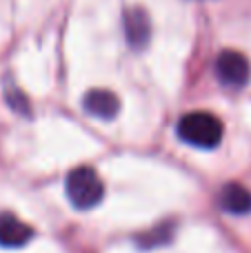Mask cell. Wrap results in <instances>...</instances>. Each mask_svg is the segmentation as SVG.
I'll return each mask as SVG.
<instances>
[{"label": "cell", "instance_id": "cell-1", "mask_svg": "<svg viewBox=\"0 0 251 253\" xmlns=\"http://www.w3.org/2000/svg\"><path fill=\"white\" fill-rule=\"evenodd\" d=\"M178 135L182 142L198 149H213L222 140V123L207 111H194L180 118Z\"/></svg>", "mask_w": 251, "mask_h": 253}, {"label": "cell", "instance_id": "cell-2", "mask_svg": "<svg viewBox=\"0 0 251 253\" xmlns=\"http://www.w3.org/2000/svg\"><path fill=\"white\" fill-rule=\"evenodd\" d=\"M65 189H67V198L76 209H91L105 196V187L102 180L91 167H76L67 173L65 180Z\"/></svg>", "mask_w": 251, "mask_h": 253}, {"label": "cell", "instance_id": "cell-3", "mask_svg": "<svg viewBox=\"0 0 251 253\" xmlns=\"http://www.w3.org/2000/svg\"><path fill=\"white\" fill-rule=\"evenodd\" d=\"M216 74L220 83L229 89H240L247 84L251 67L249 60L238 51H222L216 62Z\"/></svg>", "mask_w": 251, "mask_h": 253}, {"label": "cell", "instance_id": "cell-4", "mask_svg": "<svg viewBox=\"0 0 251 253\" xmlns=\"http://www.w3.org/2000/svg\"><path fill=\"white\" fill-rule=\"evenodd\" d=\"M34 238V229L13 213H0V247L18 249Z\"/></svg>", "mask_w": 251, "mask_h": 253}, {"label": "cell", "instance_id": "cell-5", "mask_svg": "<svg viewBox=\"0 0 251 253\" xmlns=\"http://www.w3.org/2000/svg\"><path fill=\"white\" fill-rule=\"evenodd\" d=\"M125 36H127V42L133 49L147 47L151 36V22L145 9L131 7L125 11Z\"/></svg>", "mask_w": 251, "mask_h": 253}, {"label": "cell", "instance_id": "cell-6", "mask_svg": "<svg viewBox=\"0 0 251 253\" xmlns=\"http://www.w3.org/2000/svg\"><path fill=\"white\" fill-rule=\"evenodd\" d=\"M83 107L89 116H96V118L109 120L118 114L120 109V100L114 91H107V89H93L84 96Z\"/></svg>", "mask_w": 251, "mask_h": 253}, {"label": "cell", "instance_id": "cell-7", "mask_svg": "<svg viewBox=\"0 0 251 253\" xmlns=\"http://www.w3.org/2000/svg\"><path fill=\"white\" fill-rule=\"evenodd\" d=\"M220 207L231 215H247L251 211V193L247 187L238 182H231L222 187L220 191Z\"/></svg>", "mask_w": 251, "mask_h": 253}, {"label": "cell", "instance_id": "cell-8", "mask_svg": "<svg viewBox=\"0 0 251 253\" xmlns=\"http://www.w3.org/2000/svg\"><path fill=\"white\" fill-rule=\"evenodd\" d=\"M173 229H176L173 222H160L156 229L147 231L145 236L140 238V247H147V249H151V247H160L163 242H167L169 238L173 236Z\"/></svg>", "mask_w": 251, "mask_h": 253}, {"label": "cell", "instance_id": "cell-9", "mask_svg": "<svg viewBox=\"0 0 251 253\" xmlns=\"http://www.w3.org/2000/svg\"><path fill=\"white\" fill-rule=\"evenodd\" d=\"M9 105H11L13 111H18V114H29V102L25 100V96H22L18 89L9 91Z\"/></svg>", "mask_w": 251, "mask_h": 253}]
</instances>
